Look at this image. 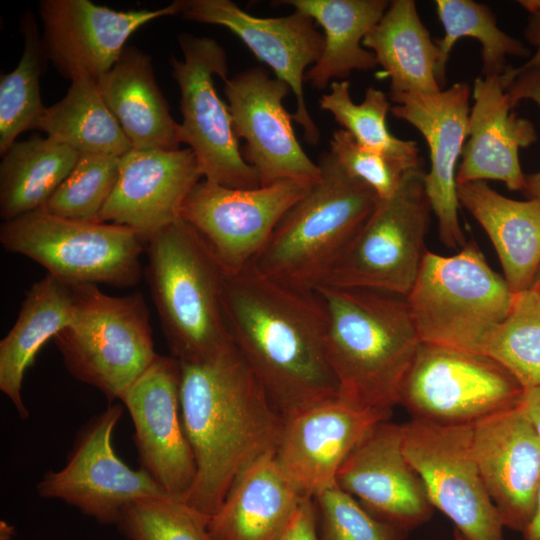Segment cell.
<instances>
[{"label": "cell", "mask_w": 540, "mask_h": 540, "mask_svg": "<svg viewBox=\"0 0 540 540\" xmlns=\"http://www.w3.org/2000/svg\"><path fill=\"white\" fill-rule=\"evenodd\" d=\"M71 322L55 337L67 371L113 402L128 389L158 355L144 296L135 291L111 296L96 284L73 286Z\"/></svg>", "instance_id": "52a82bcc"}, {"label": "cell", "mask_w": 540, "mask_h": 540, "mask_svg": "<svg viewBox=\"0 0 540 540\" xmlns=\"http://www.w3.org/2000/svg\"><path fill=\"white\" fill-rule=\"evenodd\" d=\"M209 518L186 501L154 497L127 504L116 524L128 540H212Z\"/></svg>", "instance_id": "74e56055"}, {"label": "cell", "mask_w": 540, "mask_h": 540, "mask_svg": "<svg viewBox=\"0 0 540 540\" xmlns=\"http://www.w3.org/2000/svg\"><path fill=\"white\" fill-rule=\"evenodd\" d=\"M530 289L540 294V268L535 276L534 282Z\"/></svg>", "instance_id": "bcb514c9"}, {"label": "cell", "mask_w": 540, "mask_h": 540, "mask_svg": "<svg viewBox=\"0 0 540 540\" xmlns=\"http://www.w3.org/2000/svg\"><path fill=\"white\" fill-rule=\"evenodd\" d=\"M313 500L319 540H402L404 530L372 514L337 484Z\"/></svg>", "instance_id": "f35d334b"}, {"label": "cell", "mask_w": 540, "mask_h": 540, "mask_svg": "<svg viewBox=\"0 0 540 540\" xmlns=\"http://www.w3.org/2000/svg\"><path fill=\"white\" fill-rule=\"evenodd\" d=\"M402 449L428 499L467 540H503L504 525L472 448L473 424L413 418L401 425Z\"/></svg>", "instance_id": "7c38bea8"}, {"label": "cell", "mask_w": 540, "mask_h": 540, "mask_svg": "<svg viewBox=\"0 0 540 540\" xmlns=\"http://www.w3.org/2000/svg\"><path fill=\"white\" fill-rule=\"evenodd\" d=\"M336 484L375 516L407 531L432 515L422 480L402 449L401 425L375 424L341 465Z\"/></svg>", "instance_id": "ffe728a7"}, {"label": "cell", "mask_w": 540, "mask_h": 540, "mask_svg": "<svg viewBox=\"0 0 540 540\" xmlns=\"http://www.w3.org/2000/svg\"><path fill=\"white\" fill-rule=\"evenodd\" d=\"M201 178L189 147L132 148L120 157L117 183L98 221L129 227L147 242L180 218L187 196Z\"/></svg>", "instance_id": "44dd1931"}, {"label": "cell", "mask_w": 540, "mask_h": 540, "mask_svg": "<svg viewBox=\"0 0 540 540\" xmlns=\"http://www.w3.org/2000/svg\"><path fill=\"white\" fill-rule=\"evenodd\" d=\"M515 294L471 241L451 256L426 251L405 300L422 343L482 353Z\"/></svg>", "instance_id": "8992f818"}, {"label": "cell", "mask_w": 540, "mask_h": 540, "mask_svg": "<svg viewBox=\"0 0 540 540\" xmlns=\"http://www.w3.org/2000/svg\"><path fill=\"white\" fill-rule=\"evenodd\" d=\"M362 44L374 53L377 65L390 78L389 98L442 90L435 73L438 47L413 0L391 1Z\"/></svg>", "instance_id": "f546056e"}, {"label": "cell", "mask_w": 540, "mask_h": 540, "mask_svg": "<svg viewBox=\"0 0 540 540\" xmlns=\"http://www.w3.org/2000/svg\"><path fill=\"white\" fill-rule=\"evenodd\" d=\"M303 498L268 454L235 479L209 518L211 538L282 540Z\"/></svg>", "instance_id": "d4e9b609"}, {"label": "cell", "mask_w": 540, "mask_h": 540, "mask_svg": "<svg viewBox=\"0 0 540 540\" xmlns=\"http://www.w3.org/2000/svg\"><path fill=\"white\" fill-rule=\"evenodd\" d=\"M518 3L529 13L524 36L531 45L536 47L532 57L522 65V67H530L540 63V0H520Z\"/></svg>", "instance_id": "7bdbcfd3"}, {"label": "cell", "mask_w": 540, "mask_h": 540, "mask_svg": "<svg viewBox=\"0 0 540 540\" xmlns=\"http://www.w3.org/2000/svg\"><path fill=\"white\" fill-rule=\"evenodd\" d=\"M318 165L320 180L285 214L252 262L260 274L306 291L322 283L379 200L329 151Z\"/></svg>", "instance_id": "5b68a950"}, {"label": "cell", "mask_w": 540, "mask_h": 540, "mask_svg": "<svg viewBox=\"0 0 540 540\" xmlns=\"http://www.w3.org/2000/svg\"><path fill=\"white\" fill-rule=\"evenodd\" d=\"M35 129L80 154L121 157L132 149L104 102L97 80L87 75L71 79L66 95L46 107Z\"/></svg>", "instance_id": "1f68e13d"}, {"label": "cell", "mask_w": 540, "mask_h": 540, "mask_svg": "<svg viewBox=\"0 0 540 540\" xmlns=\"http://www.w3.org/2000/svg\"><path fill=\"white\" fill-rule=\"evenodd\" d=\"M180 381V361L158 354L122 402L134 425L140 468L171 497L186 501L196 465L182 422Z\"/></svg>", "instance_id": "2e32d148"}, {"label": "cell", "mask_w": 540, "mask_h": 540, "mask_svg": "<svg viewBox=\"0 0 540 540\" xmlns=\"http://www.w3.org/2000/svg\"><path fill=\"white\" fill-rule=\"evenodd\" d=\"M183 59L171 55L172 76L180 90L181 140L194 152L202 177L229 187L260 186L256 171L239 146L228 105L218 96L213 77L228 79L227 56L210 37L178 35Z\"/></svg>", "instance_id": "8fae6325"}, {"label": "cell", "mask_w": 540, "mask_h": 540, "mask_svg": "<svg viewBox=\"0 0 540 540\" xmlns=\"http://www.w3.org/2000/svg\"><path fill=\"white\" fill-rule=\"evenodd\" d=\"M282 540H319L313 498H303Z\"/></svg>", "instance_id": "b9f144b4"}, {"label": "cell", "mask_w": 540, "mask_h": 540, "mask_svg": "<svg viewBox=\"0 0 540 540\" xmlns=\"http://www.w3.org/2000/svg\"><path fill=\"white\" fill-rule=\"evenodd\" d=\"M223 311L234 346L285 420L338 397L315 291L268 278L251 263L225 276Z\"/></svg>", "instance_id": "6da1fadb"}, {"label": "cell", "mask_w": 540, "mask_h": 540, "mask_svg": "<svg viewBox=\"0 0 540 540\" xmlns=\"http://www.w3.org/2000/svg\"><path fill=\"white\" fill-rule=\"evenodd\" d=\"M518 406L540 438V386L524 390Z\"/></svg>", "instance_id": "ee69618b"}, {"label": "cell", "mask_w": 540, "mask_h": 540, "mask_svg": "<svg viewBox=\"0 0 540 540\" xmlns=\"http://www.w3.org/2000/svg\"><path fill=\"white\" fill-rule=\"evenodd\" d=\"M435 3L444 28V36L435 40L439 52L435 73L441 88L446 78L449 55L460 38H474L482 45L483 77H500L508 67L507 56L529 54V50L522 42L498 27L496 18L488 6L473 0H436Z\"/></svg>", "instance_id": "d6a6232c"}, {"label": "cell", "mask_w": 540, "mask_h": 540, "mask_svg": "<svg viewBox=\"0 0 540 540\" xmlns=\"http://www.w3.org/2000/svg\"><path fill=\"white\" fill-rule=\"evenodd\" d=\"M311 186L281 180L242 189L203 179L187 196L180 217L199 234L225 274H236L254 261L285 214Z\"/></svg>", "instance_id": "4fadbf2b"}, {"label": "cell", "mask_w": 540, "mask_h": 540, "mask_svg": "<svg viewBox=\"0 0 540 540\" xmlns=\"http://www.w3.org/2000/svg\"><path fill=\"white\" fill-rule=\"evenodd\" d=\"M522 534L524 540H540V483L536 494L533 517Z\"/></svg>", "instance_id": "f6af8a7d"}, {"label": "cell", "mask_w": 540, "mask_h": 540, "mask_svg": "<svg viewBox=\"0 0 540 540\" xmlns=\"http://www.w3.org/2000/svg\"><path fill=\"white\" fill-rule=\"evenodd\" d=\"M80 153L49 137L14 142L1 156L3 221L42 209L75 167Z\"/></svg>", "instance_id": "4dcf8cb0"}, {"label": "cell", "mask_w": 540, "mask_h": 540, "mask_svg": "<svg viewBox=\"0 0 540 540\" xmlns=\"http://www.w3.org/2000/svg\"><path fill=\"white\" fill-rule=\"evenodd\" d=\"M319 105L363 146L387 155L407 169L421 166L418 144L399 139L389 131L386 117L392 107L383 91L369 87L362 103L355 104L349 82L336 80L331 82L330 92L321 96Z\"/></svg>", "instance_id": "e575fe53"}, {"label": "cell", "mask_w": 540, "mask_h": 540, "mask_svg": "<svg viewBox=\"0 0 540 540\" xmlns=\"http://www.w3.org/2000/svg\"><path fill=\"white\" fill-rule=\"evenodd\" d=\"M145 275L161 328L180 362L204 361L231 338L223 311L225 272L181 217L146 245Z\"/></svg>", "instance_id": "277c9868"}, {"label": "cell", "mask_w": 540, "mask_h": 540, "mask_svg": "<svg viewBox=\"0 0 540 540\" xmlns=\"http://www.w3.org/2000/svg\"><path fill=\"white\" fill-rule=\"evenodd\" d=\"M120 157L81 154L42 210L66 219L99 222L119 176Z\"/></svg>", "instance_id": "8d00e7d4"}, {"label": "cell", "mask_w": 540, "mask_h": 540, "mask_svg": "<svg viewBox=\"0 0 540 540\" xmlns=\"http://www.w3.org/2000/svg\"><path fill=\"white\" fill-rule=\"evenodd\" d=\"M454 540H467L459 531L454 529Z\"/></svg>", "instance_id": "7dc6e473"}, {"label": "cell", "mask_w": 540, "mask_h": 540, "mask_svg": "<svg viewBox=\"0 0 540 540\" xmlns=\"http://www.w3.org/2000/svg\"><path fill=\"white\" fill-rule=\"evenodd\" d=\"M183 9L184 0L154 10L128 11L89 0H42L39 15L47 60L70 80L78 75L98 80L114 66L138 28Z\"/></svg>", "instance_id": "e0dca14e"}, {"label": "cell", "mask_w": 540, "mask_h": 540, "mask_svg": "<svg viewBox=\"0 0 540 540\" xmlns=\"http://www.w3.org/2000/svg\"><path fill=\"white\" fill-rule=\"evenodd\" d=\"M181 14L190 21L224 26L239 37L290 87L296 100L292 118L303 128L305 141L318 144L320 132L307 109L303 81L307 67L322 55L324 36L309 15L294 10L283 17H256L231 0H184Z\"/></svg>", "instance_id": "ac0fdd59"}, {"label": "cell", "mask_w": 540, "mask_h": 540, "mask_svg": "<svg viewBox=\"0 0 540 540\" xmlns=\"http://www.w3.org/2000/svg\"><path fill=\"white\" fill-rule=\"evenodd\" d=\"M500 82L513 108L524 99L532 100L540 107V63L530 67H507ZM523 192L529 199H540V172L526 175Z\"/></svg>", "instance_id": "60d3db41"}, {"label": "cell", "mask_w": 540, "mask_h": 540, "mask_svg": "<svg viewBox=\"0 0 540 540\" xmlns=\"http://www.w3.org/2000/svg\"><path fill=\"white\" fill-rule=\"evenodd\" d=\"M457 196L491 240L511 290H529L540 268V199H510L484 181L457 184Z\"/></svg>", "instance_id": "4316f807"}, {"label": "cell", "mask_w": 540, "mask_h": 540, "mask_svg": "<svg viewBox=\"0 0 540 540\" xmlns=\"http://www.w3.org/2000/svg\"><path fill=\"white\" fill-rule=\"evenodd\" d=\"M483 354L503 365L524 390L540 386V294H515L505 320L486 341Z\"/></svg>", "instance_id": "d590c367"}, {"label": "cell", "mask_w": 540, "mask_h": 540, "mask_svg": "<svg viewBox=\"0 0 540 540\" xmlns=\"http://www.w3.org/2000/svg\"><path fill=\"white\" fill-rule=\"evenodd\" d=\"M523 392L517 379L485 354L421 342L399 404L413 418L474 424L518 406Z\"/></svg>", "instance_id": "30bf717a"}, {"label": "cell", "mask_w": 540, "mask_h": 540, "mask_svg": "<svg viewBox=\"0 0 540 540\" xmlns=\"http://www.w3.org/2000/svg\"><path fill=\"white\" fill-rule=\"evenodd\" d=\"M0 242L70 286L102 283L118 288L139 283L147 245L129 227L66 219L42 209L3 221Z\"/></svg>", "instance_id": "ba28073f"}, {"label": "cell", "mask_w": 540, "mask_h": 540, "mask_svg": "<svg viewBox=\"0 0 540 540\" xmlns=\"http://www.w3.org/2000/svg\"><path fill=\"white\" fill-rule=\"evenodd\" d=\"M469 113L468 141L461 154L457 184L495 180L511 191H524L526 175L519 149L537 141L534 124L513 111L500 77H477Z\"/></svg>", "instance_id": "cb8c5ba5"}, {"label": "cell", "mask_w": 540, "mask_h": 540, "mask_svg": "<svg viewBox=\"0 0 540 540\" xmlns=\"http://www.w3.org/2000/svg\"><path fill=\"white\" fill-rule=\"evenodd\" d=\"M24 36L22 56L9 73L0 77V154L17 137L35 126L44 113L40 95V76L47 60L35 16L27 10L21 18Z\"/></svg>", "instance_id": "836d02e7"}, {"label": "cell", "mask_w": 540, "mask_h": 540, "mask_svg": "<svg viewBox=\"0 0 540 540\" xmlns=\"http://www.w3.org/2000/svg\"><path fill=\"white\" fill-rule=\"evenodd\" d=\"M180 407L196 476L186 502L211 516L235 479L275 453L285 419L231 342L200 362H180Z\"/></svg>", "instance_id": "7a4b0ae2"}, {"label": "cell", "mask_w": 540, "mask_h": 540, "mask_svg": "<svg viewBox=\"0 0 540 540\" xmlns=\"http://www.w3.org/2000/svg\"><path fill=\"white\" fill-rule=\"evenodd\" d=\"M472 448L504 527L523 532L540 483V438L516 406L474 423Z\"/></svg>", "instance_id": "603a6c76"}, {"label": "cell", "mask_w": 540, "mask_h": 540, "mask_svg": "<svg viewBox=\"0 0 540 540\" xmlns=\"http://www.w3.org/2000/svg\"><path fill=\"white\" fill-rule=\"evenodd\" d=\"M329 144V152L344 171L370 186L379 199L391 197L404 174L411 170L387 155L363 146L344 129L335 130Z\"/></svg>", "instance_id": "ab89813d"}, {"label": "cell", "mask_w": 540, "mask_h": 540, "mask_svg": "<svg viewBox=\"0 0 540 540\" xmlns=\"http://www.w3.org/2000/svg\"><path fill=\"white\" fill-rule=\"evenodd\" d=\"M469 98L470 87L463 82L434 93L389 98L396 103L391 113L414 126L427 142L431 169L424 175L425 192L439 238L450 249L466 244L458 218L456 167L468 136Z\"/></svg>", "instance_id": "d6986e66"}, {"label": "cell", "mask_w": 540, "mask_h": 540, "mask_svg": "<svg viewBox=\"0 0 540 540\" xmlns=\"http://www.w3.org/2000/svg\"><path fill=\"white\" fill-rule=\"evenodd\" d=\"M422 166L407 171L396 192L378 203L319 286L406 297L425 252L431 207ZM318 286V287H319Z\"/></svg>", "instance_id": "9c48e42d"}, {"label": "cell", "mask_w": 540, "mask_h": 540, "mask_svg": "<svg viewBox=\"0 0 540 540\" xmlns=\"http://www.w3.org/2000/svg\"><path fill=\"white\" fill-rule=\"evenodd\" d=\"M74 309L73 286L47 273L26 291L13 327L0 341V390L22 419L29 417L21 394L25 372L41 347L71 322Z\"/></svg>", "instance_id": "83f0119b"}, {"label": "cell", "mask_w": 540, "mask_h": 540, "mask_svg": "<svg viewBox=\"0 0 540 540\" xmlns=\"http://www.w3.org/2000/svg\"><path fill=\"white\" fill-rule=\"evenodd\" d=\"M122 413L120 404H111L83 425L65 465L46 472L37 483L39 496L61 500L103 524H116L132 501L171 497L145 471L130 468L115 453L112 434Z\"/></svg>", "instance_id": "5bb4252c"}, {"label": "cell", "mask_w": 540, "mask_h": 540, "mask_svg": "<svg viewBox=\"0 0 540 540\" xmlns=\"http://www.w3.org/2000/svg\"><path fill=\"white\" fill-rule=\"evenodd\" d=\"M224 84L235 133L246 140L244 158L260 186L281 180L317 183L321 169L302 149L292 114L283 105L290 87L262 67L249 68Z\"/></svg>", "instance_id": "9a60e30c"}, {"label": "cell", "mask_w": 540, "mask_h": 540, "mask_svg": "<svg viewBox=\"0 0 540 540\" xmlns=\"http://www.w3.org/2000/svg\"><path fill=\"white\" fill-rule=\"evenodd\" d=\"M309 15L324 31L320 59L306 72L305 80L324 89L330 81L344 80L353 70H372L375 55L362 47L363 39L380 21L387 0H282Z\"/></svg>", "instance_id": "f1b7e54d"}, {"label": "cell", "mask_w": 540, "mask_h": 540, "mask_svg": "<svg viewBox=\"0 0 540 540\" xmlns=\"http://www.w3.org/2000/svg\"><path fill=\"white\" fill-rule=\"evenodd\" d=\"M338 399L388 419L421 340L404 297L319 286Z\"/></svg>", "instance_id": "3957f363"}, {"label": "cell", "mask_w": 540, "mask_h": 540, "mask_svg": "<svg viewBox=\"0 0 540 540\" xmlns=\"http://www.w3.org/2000/svg\"><path fill=\"white\" fill-rule=\"evenodd\" d=\"M385 420L338 397L319 403L285 420L275 460L302 497L315 498L336 485L348 455L375 424Z\"/></svg>", "instance_id": "7402d4cb"}, {"label": "cell", "mask_w": 540, "mask_h": 540, "mask_svg": "<svg viewBox=\"0 0 540 540\" xmlns=\"http://www.w3.org/2000/svg\"><path fill=\"white\" fill-rule=\"evenodd\" d=\"M97 85L132 148H180L181 125L169 112L148 54L126 46L114 66L97 80Z\"/></svg>", "instance_id": "484cf974"}]
</instances>
